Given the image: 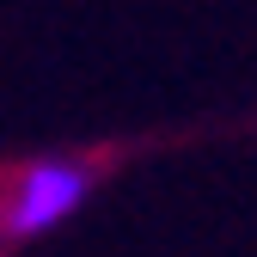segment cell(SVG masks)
<instances>
[{"instance_id": "1", "label": "cell", "mask_w": 257, "mask_h": 257, "mask_svg": "<svg viewBox=\"0 0 257 257\" xmlns=\"http://www.w3.org/2000/svg\"><path fill=\"white\" fill-rule=\"evenodd\" d=\"M98 190V172L80 166V159H37V166H25L7 190V202H0V233L7 239H43L55 227H68V220L86 208V196Z\"/></svg>"}]
</instances>
